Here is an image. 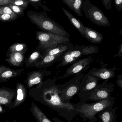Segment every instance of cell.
Here are the masks:
<instances>
[{
	"instance_id": "obj_1",
	"label": "cell",
	"mask_w": 122,
	"mask_h": 122,
	"mask_svg": "<svg viewBox=\"0 0 122 122\" xmlns=\"http://www.w3.org/2000/svg\"><path fill=\"white\" fill-rule=\"evenodd\" d=\"M57 78L49 79L29 89V96L57 112L68 122H72L78 116L75 104L68 102H62L60 97V85H57Z\"/></svg>"
},
{
	"instance_id": "obj_2",
	"label": "cell",
	"mask_w": 122,
	"mask_h": 122,
	"mask_svg": "<svg viewBox=\"0 0 122 122\" xmlns=\"http://www.w3.org/2000/svg\"><path fill=\"white\" fill-rule=\"evenodd\" d=\"M27 16L32 23L43 31L70 38V35L64 28L49 17L45 11L38 12L29 10L27 13Z\"/></svg>"
},
{
	"instance_id": "obj_3",
	"label": "cell",
	"mask_w": 122,
	"mask_h": 122,
	"mask_svg": "<svg viewBox=\"0 0 122 122\" xmlns=\"http://www.w3.org/2000/svg\"><path fill=\"white\" fill-rule=\"evenodd\" d=\"M114 103V98L110 97L108 99L90 104L85 101H81L75 104V105L78 116L80 117L85 121L96 122L98 120L96 115L107 107L113 106Z\"/></svg>"
},
{
	"instance_id": "obj_4",
	"label": "cell",
	"mask_w": 122,
	"mask_h": 122,
	"mask_svg": "<svg viewBox=\"0 0 122 122\" xmlns=\"http://www.w3.org/2000/svg\"><path fill=\"white\" fill-rule=\"evenodd\" d=\"M99 51L97 46H76L69 51L65 52L56 68L72 64L83 56L97 53Z\"/></svg>"
},
{
	"instance_id": "obj_5",
	"label": "cell",
	"mask_w": 122,
	"mask_h": 122,
	"mask_svg": "<svg viewBox=\"0 0 122 122\" xmlns=\"http://www.w3.org/2000/svg\"><path fill=\"white\" fill-rule=\"evenodd\" d=\"M36 37L38 42L36 49L43 53L61 43L71 41L70 38L43 31H36Z\"/></svg>"
},
{
	"instance_id": "obj_6",
	"label": "cell",
	"mask_w": 122,
	"mask_h": 122,
	"mask_svg": "<svg viewBox=\"0 0 122 122\" xmlns=\"http://www.w3.org/2000/svg\"><path fill=\"white\" fill-rule=\"evenodd\" d=\"M82 10L86 18L93 23L100 26H110L107 17L100 9L92 3L89 0H85L83 1Z\"/></svg>"
},
{
	"instance_id": "obj_7",
	"label": "cell",
	"mask_w": 122,
	"mask_h": 122,
	"mask_svg": "<svg viewBox=\"0 0 122 122\" xmlns=\"http://www.w3.org/2000/svg\"><path fill=\"white\" fill-rule=\"evenodd\" d=\"M84 75L85 72L76 74L69 81L61 85L60 97L62 102H67L78 93L80 90L82 79Z\"/></svg>"
},
{
	"instance_id": "obj_8",
	"label": "cell",
	"mask_w": 122,
	"mask_h": 122,
	"mask_svg": "<svg viewBox=\"0 0 122 122\" xmlns=\"http://www.w3.org/2000/svg\"><path fill=\"white\" fill-rule=\"evenodd\" d=\"M94 59V58L91 56L76 61L67 68L65 73L62 76L58 78V79H65L80 72H85L89 69Z\"/></svg>"
},
{
	"instance_id": "obj_9",
	"label": "cell",
	"mask_w": 122,
	"mask_h": 122,
	"mask_svg": "<svg viewBox=\"0 0 122 122\" xmlns=\"http://www.w3.org/2000/svg\"><path fill=\"white\" fill-rule=\"evenodd\" d=\"M51 73V71L46 70V69L30 72L28 74L25 82L28 88L30 89L35 85L37 86L42 83L45 77Z\"/></svg>"
},
{
	"instance_id": "obj_10",
	"label": "cell",
	"mask_w": 122,
	"mask_h": 122,
	"mask_svg": "<svg viewBox=\"0 0 122 122\" xmlns=\"http://www.w3.org/2000/svg\"><path fill=\"white\" fill-rule=\"evenodd\" d=\"M112 91L107 87H100L96 86L90 93L88 100L99 101L110 97Z\"/></svg>"
},
{
	"instance_id": "obj_11",
	"label": "cell",
	"mask_w": 122,
	"mask_h": 122,
	"mask_svg": "<svg viewBox=\"0 0 122 122\" xmlns=\"http://www.w3.org/2000/svg\"><path fill=\"white\" fill-rule=\"evenodd\" d=\"M17 91L13 89L3 86L0 88V105L10 106L13 102V100L15 98Z\"/></svg>"
},
{
	"instance_id": "obj_12",
	"label": "cell",
	"mask_w": 122,
	"mask_h": 122,
	"mask_svg": "<svg viewBox=\"0 0 122 122\" xmlns=\"http://www.w3.org/2000/svg\"><path fill=\"white\" fill-rule=\"evenodd\" d=\"M25 69L15 70L0 65V83L8 81L11 78L20 76Z\"/></svg>"
},
{
	"instance_id": "obj_13",
	"label": "cell",
	"mask_w": 122,
	"mask_h": 122,
	"mask_svg": "<svg viewBox=\"0 0 122 122\" xmlns=\"http://www.w3.org/2000/svg\"><path fill=\"white\" fill-rule=\"evenodd\" d=\"M16 97L9 107L11 109H14L22 104L26 99L27 97V90L23 84L18 82L16 84Z\"/></svg>"
},
{
	"instance_id": "obj_14",
	"label": "cell",
	"mask_w": 122,
	"mask_h": 122,
	"mask_svg": "<svg viewBox=\"0 0 122 122\" xmlns=\"http://www.w3.org/2000/svg\"><path fill=\"white\" fill-rule=\"evenodd\" d=\"M64 53H61L51 56H45L36 64L35 67L40 69H46L53 65L54 63L61 61Z\"/></svg>"
},
{
	"instance_id": "obj_15",
	"label": "cell",
	"mask_w": 122,
	"mask_h": 122,
	"mask_svg": "<svg viewBox=\"0 0 122 122\" xmlns=\"http://www.w3.org/2000/svg\"><path fill=\"white\" fill-rule=\"evenodd\" d=\"M117 107H113L110 106L102 110L98 113V117L101 122H117L116 121L117 115L116 110Z\"/></svg>"
},
{
	"instance_id": "obj_16",
	"label": "cell",
	"mask_w": 122,
	"mask_h": 122,
	"mask_svg": "<svg viewBox=\"0 0 122 122\" xmlns=\"http://www.w3.org/2000/svg\"><path fill=\"white\" fill-rule=\"evenodd\" d=\"M88 74L99 79L105 80L112 78L115 76L114 70L104 67L99 69L92 68L88 72Z\"/></svg>"
},
{
	"instance_id": "obj_17",
	"label": "cell",
	"mask_w": 122,
	"mask_h": 122,
	"mask_svg": "<svg viewBox=\"0 0 122 122\" xmlns=\"http://www.w3.org/2000/svg\"><path fill=\"white\" fill-rule=\"evenodd\" d=\"M25 54L22 53H12L6 56L5 61L10 66L16 67H22L24 64Z\"/></svg>"
},
{
	"instance_id": "obj_18",
	"label": "cell",
	"mask_w": 122,
	"mask_h": 122,
	"mask_svg": "<svg viewBox=\"0 0 122 122\" xmlns=\"http://www.w3.org/2000/svg\"><path fill=\"white\" fill-rule=\"evenodd\" d=\"M62 10L70 22L74 26L83 37H85V27L82 22L71 13L62 7Z\"/></svg>"
},
{
	"instance_id": "obj_19",
	"label": "cell",
	"mask_w": 122,
	"mask_h": 122,
	"mask_svg": "<svg viewBox=\"0 0 122 122\" xmlns=\"http://www.w3.org/2000/svg\"><path fill=\"white\" fill-rule=\"evenodd\" d=\"M74 45L71 42H64L59 44L56 47L51 49L43 53V57L45 56L56 55L61 53H65L71 50Z\"/></svg>"
},
{
	"instance_id": "obj_20",
	"label": "cell",
	"mask_w": 122,
	"mask_h": 122,
	"mask_svg": "<svg viewBox=\"0 0 122 122\" xmlns=\"http://www.w3.org/2000/svg\"><path fill=\"white\" fill-rule=\"evenodd\" d=\"M91 43L94 44L101 43L103 39L102 34L89 27H85V37Z\"/></svg>"
},
{
	"instance_id": "obj_21",
	"label": "cell",
	"mask_w": 122,
	"mask_h": 122,
	"mask_svg": "<svg viewBox=\"0 0 122 122\" xmlns=\"http://www.w3.org/2000/svg\"><path fill=\"white\" fill-rule=\"evenodd\" d=\"M30 111L36 122H52L42 110L34 102L31 104Z\"/></svg>"
},
{
	"instance_id": "obj_22",
	"label": "cell",
	"mask_w": 122,
	"mask_h": 122,
	"mask_svg": "<svg viewBox=\"0 0 122 122\" xmlns=\"http://www.w3.org/2000/svg\"><path fill=\"white\" fill-rule=\"evenodd\" d=\"M43 58V54L40 51L33 52L25 59L24 64L27 67H35L36 64Z\"/></svg>"
},
{
	"instance_id": "obj_23",
	"label": "cell",
	"mask_w": 122,
	"mask_h": 122,
	"mask_svg": "<svg viewBox=\"0 0 122 122\" xmlns=\"http://www.w3.org/2000/svg\"><path fill=\"white\" fill-rule=\"evenodd\" d=\"M63 3L77 15L82 16V6L83 0H62Z\"/></svg>"
},
{
	"instance_id": "obj_24",
	"label": "cell",
	"mask_w": 122,
	"mask_h": 122,
	"mask_svg": "<svg viewBox=\"0 0 122 122\" xmlns=\"http://www.w3.org/2000/svg\"><path fill=\"white\" fill-rule=\"evenodd\" d=\"M84 77L85 78V82L81 91L84 92L91 91L97 86L99 79L88 74L84 75Z\"/></svg>"
},
{
	"instance_id": "obj_25",
	"label": "cell",
	"mask_w": 122,
	"mask_h": 122,
	"mask_svg": "<svg viewBox=\"0 0 122 122\" xmlns=\"http://www.w3.org/2000/svg\"><path fill=\"white\" fill-rule=\"evenodd\" d=\"M28 50L27 44L24 43H14L11 45L8 49L5 56H8L14 53H22L25 54Z\"/></svg>"
},
{
	"instance_id": "obj_26",
	"label": "cell",
	"mask_w": 122,
	"mask_h": 122,
	"mask_svg": "<svg viewBox=\"0 0 122 122\" xmlns=\"http://www.w3.org/2000/svg\"><path fill=\"white\" fill-rule=\"evenodd\" d=\"M29 3L36 9H39V7H41L45 11L51 12V10L49 9L47 6L43 4L44 3L43 0H28Z\"/></svg>"
},
{
	"instance_id": "obj_27",
	"label": "cell",
	"mask_w": 122,
	"mask_h": 122,
	"mask_svg": "<svg viewBox=\"0 0 122 122\" xmlns=\"http://www.w3.org/2000/svg\"><path fill=\"white\" fill-rule=\"evenodd\" d=\"M16 14L18 15L19 17H21L24 15V11L26 8L21 7L16 5L9 4L7 5Z\"/></svg>"
},
{
	"instance_id": "obj_28",
	"label": "cell",
	"mask_w": 122,
	"mask_h": 122,
	"mask_svg": "<svg viewBox=\"0 0 122 122\" xmlns=\"http://www.w3.org/2000/svg\"><path fill=\"white\" fill-rule=\"evenodd\" d=\"M19 16L16 14H0V21L3 22H11L15 20Z\"/></svg>"
},
{
	"instance_id": "obj_29",
	"label": "cell",
	"mask_w": 122,
	"mask_h": 122,
	"mask_svg": "<svg viewBox=\"0 0 122 122\" xmlns=\"http://www.w3.org/2000/svg\"><path fill=\"white\" fill-rule=\"evenodd\" d=\"M29 4L28 0H13L9 4L16 5L26 8Z\"/></svg>"
},
{
	"instance_id": "obj_30",
	"label": "cell",
	"mask_w": 122,
	"mask_h": 122,
	"mask_svg": "<svg viewBox=\"0 0 122 122\" xmlns=\"http://www.w3.org/2000/svg\"><path fill=\"white\" fill-rule=\"evenodd\" d=\"M15 13L8 5L0 6V14H14Z\"/></svg>"
},
{
	"instance_id": "obj_31",
	"label": "cell",
	"mask_w": 122,
	"mask_h": 122,
	"mask_svg": "<svg viewBox=\"0 0 122 122\" xmlns=\"http://www.w3.org/2000/svg\"><path fill=\"white\" fill-rule=\"evenodd\" d=\"M101 1L105 8L107 10H109L112 9V0H101Z\"/></svg>"
},
{
	"instance_id": "obj_32",
	"label": "cell",
	"mask_w": 122,
	"mask_h": 122,
	"mask_svg": "<svg viewBox=\"0 0 122 122\" xmlns=\"http://www.w3.org/2000/svg\"><path fill=\"white\" fill-rule=\"evenodd\" d=\"M116 9L118 11L122 10V0H114Z\"/></svg>"
},
{
	"instance_id": "obj_33",
	"label": "cell",
	"mask_w": 122,
	"mask_h": 122,
	"mask_svg": "<svg viewBox=\"0 0 122 122\" xmlns=\"http://www.w3.org/2000/svg\"><path fill=\"white\" fill-rule=\"evenodd\" d=\"M12 0H0V6L9 5Z\"/></svg>"
},
{
	"instance_id": "obj_34",
	"label": "cell",
	"mask_w": 122,
	"mask_h": 122,
	"mask_svg": "<svg viewBox=\"0 0 122 122\" xmlns=\"http://www.w3.org/2000/svg\"><path fill=\"white\" fill-rule=\"evenodd\" d=\"M115 57H122V44L119 46V51L118 53L116 55H115Z\"/></svg>"
},
{
	"instance_id": "obj_35",
	"label": "cell",
	"mask_w": 122,
	"mask_h": 122,
	"mask_svg": "<svg viewBox=\"0 0 122 122\" xmlns=\"http://www.w3.org/2000/svg\"><path fill=\"white\" fill-rule=\"evenodd\" d=\"M51 118L54 122H64L60 120V119H58V118H56V117H51Z\"/></svg>"
},
{
	"instance_id": "obj_36",
	"label": "cell",
	"mask_w": 122,
	"mask_h": 122,
	"mask_svg": "<svg viewBox=\"0 0 122 122\" xmlns=\"http://www.w3.org/2000/svg\"><path fill=\"white\" fill-rule=\"evenodd\" d=\"M5 112H6V110L0 105V114L4 113Z\"/></svg>"
},
{
	"instance_id": "obj_37",
	"label": "cell",
	"mask_w": 122,
	"mask_h": 122,
	"mask_svg": "<svg viewBox=\"0 0 122 122\" xmlns=\"http://www.w3.org/2000/svg\"><path fill=\"white\" fill-rule=\"evenodd\" d=\"M117 82H118V84L119 85V86L120 87L122 88V79H120V80H119L117 81Z\"/></svg>"
},
{
	"instance_id": "obj_38",
	"label": "cell",
	"mask_w": 122,
	"mask_h": 122,
	"mask_svg": "<svg viewBox=\"0 0 122 122\" xmlns=\"http://www.w3.org/2000/svg\"><path fill=\"white\" fill-rule=\"evenodd\" d=\"M119 34L120 35H122V28L121 29V30H120V31Z\"/></svg>"
},
{
	"instance_id": "obj_39",
	"label": "cell",
	"mask_w": 122,
	"mask_h": 122,
	"mask_svg": "<svg viewBox=\"0 0 122 122\" xmlns=\"http://www.w3.org/2000/svg\"><path fill=\"white\" fill-rule=\"evenodd\" d=\"M88 122H90V121H89Z\"/></svg>"
}]
</instances>
